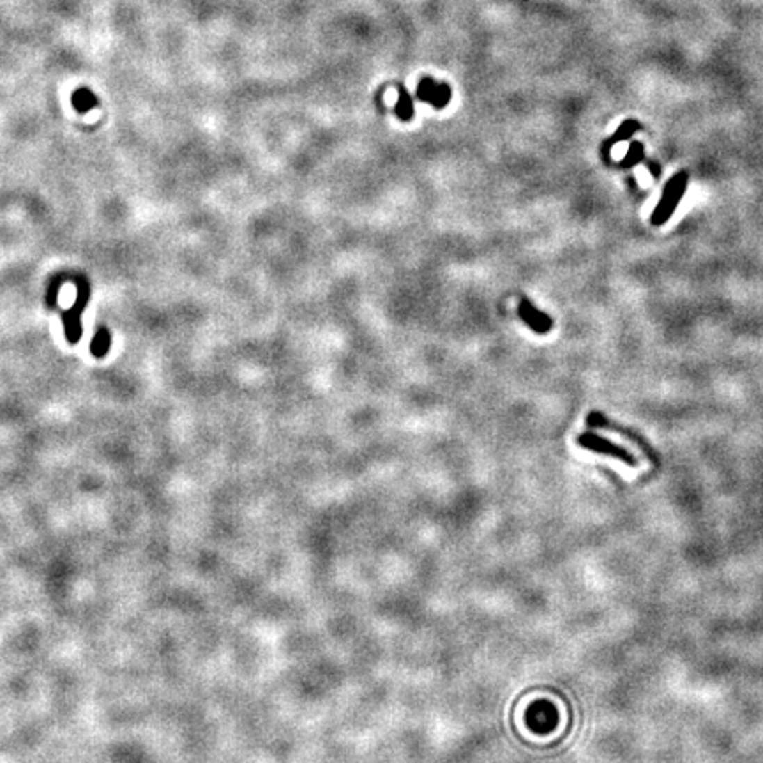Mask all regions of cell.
<instances>
[{
	"label": "cell",
	"mask_w": 763,
	"mask_h": 763,
	"mask_svg": "<svg viewBox=\"0 0 763 763\" xmlns=\"http://www.w3.org/2000/svg\"><path fill=\"white\" fill-rule=\"evenodd\" d=\"M525 725L537 735H548L559 726V710L548 700L533 702L525 712Z\"/></svg>",
	"instance_id": "2"
},
{
	"label": "cell",
	"mask_w": 763,
	"mask_h": 763,
	"mask_svg": "<svg viewBox=\"0 0 763 763\" xmlns=\"http://www.w3.org/2000/svg\"><path fill=\"white\" fill-rule=\"evenodd\" d=\"M643 159V145L640 142H631L629 150H627V156L622 159L620 166L622 168H633L638 163Z\"/></svg>",
	"instance_id": "9"
},
{
	"label": "cell",
	"mask_w": 763,
	"mask_h": 763,
	"mask_svg": "<svg viewBox=\"0 0 763 763\" xmlns=\"http://www.w3.org/2000/svg\"><path fill=\"white\" fill-rule=\"evenodd\" d=\"M417 99L422 103L431 104L437 110H442L449 104L451 96H453V90L445 81H435L433 78L426 77L419 81L417 85Z\"/></svg>",
	"instance_id": "4"
},
{
	"label": "cell",
	"mask_w": 763,
	"mask_h": 763,
	"mask_svg": "<svg viewBox=\"0 0 763 763\" xmlns=\"http://www.w3.org/2000/svg\"><path fill=\"white\" fill-rule=\"evenodd\" d=\"M687 181H689V175L686 172H679L668 181L659 204H657L656 211H654L652 218H650V223H652L654 227H661V225H664L673 216L677 205L680 204V200H682L684 193H686Z\"/></svg>",
	"instance_id": "1"
},
{
	"label": "cell",
	"mask_w": 763,
	"mask_h": 763,
	"mask_svg": "<svg viewBox=\"0 0 763 763\" xmlns=\"http://www.w3.org/2000/svg\"><path fill=\"white\" fill-rule=\"evenodd\" d=\"M71 101H73V106L81 113H85V111H88L97 104V97L88 88H78L71 97Z\"/></svg>",
	"instance_id": "8"
},
{
	"label": "cell",
	"mask_w": 763,
	"mask_h": 763,
	"mask_svg": "<svg viewBox=\"0 0 763 763\" xmlns=\"http://www.w3.org/2000/svg\"><path fill=\"white\" fill-rule=\"evenodd\" d=\"M638 129H640V122H636V120H633V119L624 120V122L618 126V129L613 133V136H611V138H608L604 142V145H602V156H608V152H610L611 147H613L615 143L624 142V140H629Z\"/></svg>",
	"instance_id": "6"
},
{
	"label": "cell",
	"mask_w": 763,
	"mask_h": 763,
	"mask_svg": "<svg viewBox=\"0 0 763 763\" xmlns=\"http://www.w3.org/2000/svg\"><path fill=\"white\" fill-rule=\"evenodd\" d=\"M518 313H520V319H522L523 322L533 330V332L546 334L552 330L553 320L549 319L546 313L537 310L529 299H522V303H520V307H518Z\"/></svg>",
	"instance_id": "5"
},
{
	"label": "cell",
	"mask_w": 763,
	"mask_h": 763,
	"mask_svg": "<svg viewBox=\"0 0 763 763\" xmlns=\"http://www.w3.org/2000/svg\"><path fill=\"white\" fill-rule=\"evenodd\" d=\"M398 103L394 106V113L399 120L403 122H408L414 117V99L410 97L408 90L403 85H398Z\"/></svg>",
	"instance_id": "7"
},
{
	"label": "cell",
	"mask_w": 763,
	"mask_h": 763,
	"mask_svg": "<svg viewBox=\"0 0 763 763\" xmlns=\"http://www.w3.org/2000/svg\"><path fill=\"white\" fill-rule=\"evenodd\" d=\"M578 444L581 445V447L588 449V451H594V453L617 458V460L624 461V463L631 465V467L636 465V458H634L629 451H625L624 447H620V445L613 444V442L610 440H606V438L599 437V435H594V433L579 435Z\"/></svg>",
	"instance_id": "3"
}]
</instances>
